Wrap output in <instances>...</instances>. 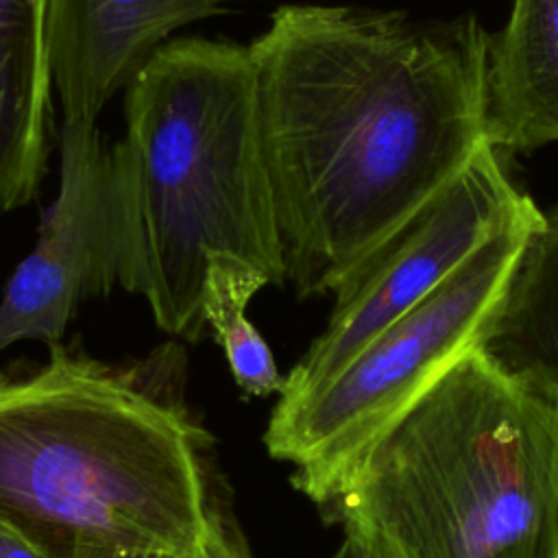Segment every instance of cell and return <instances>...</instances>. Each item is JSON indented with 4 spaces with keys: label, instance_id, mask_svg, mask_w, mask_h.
<instances>
[{
    "label": "cell",
    "instance_id": "1",
    "mask_svg": "<svg viewBox=\"0 0 558 558\" xmlns=\"http://www.w3.org/2000/svg\"><path fill=\"white\" fill-rule=\"evenodd\" d=\"M473 13L279 4L248 44L262 157L296 296L333 294L486 144Z\"/></svg>",
    "mask_w": 558,
    "mask_h": 558
},
{
    "label": "cell",
    "instance_id": "2",
    "mask_svg": "<svg viewBox=\"0 0 558 558\" xmlns=\"http://www.w3.org/2000/svg\"><path fill=\"white\" fill-rule=\"evenodd\" d=\"M183 353L109 364L81 344L0 371V517L68 545L207 549L238 534L214 438L170 386Z\"/></svg>",
    "mask_w": 558,
    "mask_h": 558
},
{
    "label": "cell",
    "instance_id": "3",
    "mask_svg": "<svg viewBox=\"0 0 558 558\" xmlns=\"http://www.w3.org/2000/svg\"><path fill=\"white\" fill-rule=\"evenodd\" d=\"M109 157L118 288L144 296L161 331L201 340L214 257L286 286L248 44L187 35L161 46L124 92V135Z\"/></svg>",
    "mask_w": 558,
    "mask_h": 558
},
{
    "label": "cell",
    "instance_id": "4",
    "mask_svg": "<svg viewBox=\"0 0 558 558\" xmlns=\"http://www.w3.org/2000/svg\"><path fill=\"white\" fill-rule=\"evenodd\" d=\"M327 512L333 558H558V399L471 349Z\"/></svg>",
    "mask_w": 558,
    "mask_h": 558
},
{
    "label": "cell",
    "instance_id": "5",
    "mask_svg": "<svg viewBox=\"0 0 558 558\" xmlns=\"http://www.w3.org/2000/svg\"><path fill=\"white\" fill-rule=\"evenodd\" d=\"M530 203L436 292L379 331L342 371L292 403H275L264 445L292 464V484L327 510L379 440L462 357L499 296L525 231Z\"/></svg>",
    "mask_w": 558,
    "mask_h": 558
},
{
    "label": "cell",
    "instance_id": "6",
    "mask_svg": "<svg viewBox=\"0 0 558 558\" xmlns=\"http://www.w3.org/2000/svg\"><path fill=\"white\" fill-rule=\"evenodd\" d=\"M532 198L484 146L434 198L392 231L333 292L323 333L283 377L277 403H292L342 371L379 331L436 292Z\"/></svg>",
    "mask_w": 558,
    "mask_h": 558
},
{
    "label": "cell",
    "instance_id": "7",
    "mask_svg": "<svg viewBox=\"0 0 558 558\" xmlns=\"http://www.w3.org/2000/svg\"><path fill=\"white\" fill-rule=\"evenodd\" d=\"M59 192L0 299V353L63 342L78 307L118 288L120 242L111 157L98 124L61 120Z\"/></svg>",
    "mask_w": 558,
    "mask_h": 558
},
{
    "label": "cell",
    "instance_id": "8",
    "mask_svg": "<svg viewBox=\"0 0 558 558\" xmlns=\"http://www.w3.org/2000/svg\"><path fill=\"white\" fill-rule=\"evenodd\" d=\"M235 2L242 0H50L48 59L63 120L96 124L177 31Z\"/></svg>",
    "mask_w": 558,
    "mask_h": 558
},
{
    "label": "cell",
    "instance_id": "9",
    "mask_svg": "<svg viewBox=\"0 0 558 558\" xmlns=\"http://www.w3.org/2000/svg\"><path fill=\"white\" fill-rule=\"evenodd\" d=\"M484 129L497 153L558 142V0H514L486 37Z\"/></svg>",
    "mask_w": 558,
    "mask_h": 558
},
{
    "label": "cell",
    "instance_id": "10",
    "mask_svg": "<svg viewBox=\"0 0 558 558\" xmlns=\"http://www.w3.org/2000/svg\"><path fill=\"white\" fill-rule=\"evenodd\" d=\"M50 0H0V216L28 205L48 168Z\"/></svg>",
    "mask_w": 558,
    "mask_h": 558
},
{
    "label": "cell",
    "instance_id": "11",
    "mask_svg": "<svg viewBox=\"0 0 558 558\" xmlns=\"http://www.w3.org/2000/svg\"><path fill=\"white\" fill-rule=\"evenodd\" d=\"M473 349L517 384L558 399V205L525 231Z\"/></svg>",
    "mask_w": 558,
    "mask_h": 558
},
{
    "label": "cell",
    "instance_id": "12",
    "mask_svg": "<svg viewBox=\"0 0 558 558\" xmlns=\"http://www.w3.org/2000/svg\"><path fill=\"white\" fill-rule=\"evenodd\" d=\"M266 286H270L268 279L253 266L214 257L207 264L201 294L205 327L220 344L235 384L253 397L279 395L283 386L268 342L246 316L251 299Z\"/></svg>",
    "mask_w": 558,
    "mask_h": 558
},
{
    "label": "cell",
    "instance_id": "13",
    "mask_svg": "<svg viewBox=\"0 0 558 558\" xmlns=\"http://www.w3.org/2000/svg\"><path fill=\"white\" fill-rule=\"evenodd\" d=\"M244 547L235 536L229 543L207 549H163V547H131V545H68L50 551L54 558H231Z\"/></svg>",
    "mask_w": 558,
    "mask_h": 558
},
{
    "label": "cell",
    "instance_id": "14",
    "mask_svg": "<svg viewBox=\"0 0 558 558\" xmlns=\"http://www.w3.org/2000/svg\"><path fill=\"white\" fill-rule=\"evenodd\" d=\"M0 558H54L9 519L0 517Z\"/></svg>",
    "mask_w": 558,
    "mask_h": 558
},
{
    "label": "cell",
    "instance_id": "15",
    "mask_svg": "<svg viewBox=\"0 0 558 558\" xmlns=\"http://www.w3.org/2000/svg\"><path fill=\"white\" fill-rule=\"evenodd\" d=\"M231 558H251V556H248V551H246V547H242V549H240V551H235V554H233V556H231Z\"/></svg>",
    "mask_w": 558,
    "mask_h": 558
}]
</instances>
